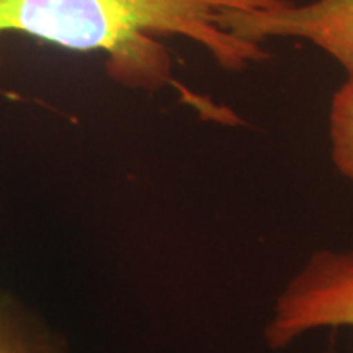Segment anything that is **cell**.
<instances>
[{"mask_svg": "<svg viewBox=\"0 0 353 353\" xmlns=\"http://www.w3.org/2000/svg\"><path fill=\"white\" fill-rule=\"evenodd\" d=\"M275 0H0V37L21 33L63 50L105 57L112 81L131 90H179L201 112L208 99L174 77L167 48L157 38L185 37L221 68L242 70L259 63V44L236 38L216 21L224 10L267 8Z\"/></svg>", "mask_w": 353, "mask_h": 353, "instance_id": "cell-1", "label": "cell"}, {"mask_svg": "<svg viewBox=\"0 0 353 353\" xmlns=\"http://www.w3.org/2000/svg\"><path fill=\"white\" fill-rule=\"evenodd\" d=\"M342 327L353 329V247L314 250L278 291L265 345L285 350L316 330Z\"/></svg>", "mask_w": 353, "mask_h": 353, "instance_id": "cell-2", "label": "cell"}, {"mask_svg": "<svg viewBox=\"0 0 353 353\" xmlns=\"http://www.w3.org/2000/svg\"><path fill=\"white\" fill-rule=\"evenodd\" d=\"M216 21L236 38L255 44L272 38L306 39L353 77V0H314L303 6L286 0L273 8L224 10Z\"/></svg>", "mask_w": 353, "mask_h": 353, "instance_id": "cell-3", "label": "cell"}, {"mask_svg": "<svg viewBox=\"0 0 353 353\" xmlns=\"http://www.w3.org/2000/svg\"><path fill=\"white\" fill-rule=\"evenodd\" d=\"M0 353H69V348L33 309L0 290Z\"/></svg>", "mask_w": 353, "mask_h": 353, "instance_id": "cell-4", "label": "cell"}, {"mask_svg": "<svg viewBox=\"0 0 353 353\" xmlns=\"http://www.w3.org/2000/svg\"><path fill=\"white\" fill-rule=\"evenodd\" d=\"M329 141L334 167L353 185V77H347L330 100Z\"/></svg>", "mask_w": 353, "mask_h": 353, "instance_id": "cell-5", "label": "cell"}]
</instances>
